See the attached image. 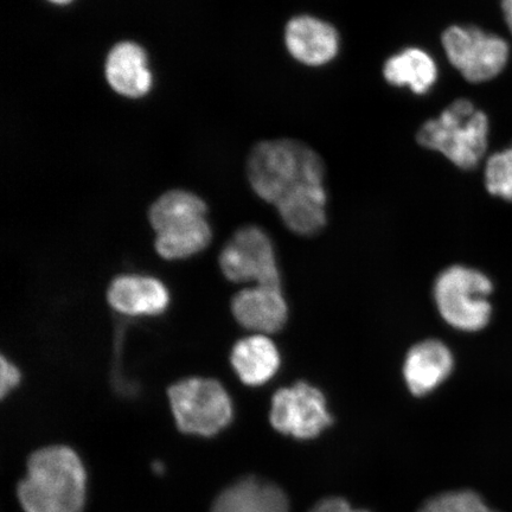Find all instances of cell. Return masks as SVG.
I'll list each match as a JSON object with an SVG mask.
<instances>
[{
  "label": "cell",
  "instance_id": "cell-5",
  "mask_svg": "<svg viewBox=\"0 0 512 512\" xmlns=\"http://www.w3.org/2000/svg\"><path fill=\"white\" fill-rule=\"evenodd\" d=\"M172 414L184 433L213 437L233 420V401L214 379L189 377L168 389Z\"/></svg>",
  "mask_w": 512,
  "mask_h": 512
},
{
  "label": "cell",
  "instance_id": "cell-2",
  "mask_svg": "<svg viewBox=\"0 0 512 512\" xmlns=\"http://www.w3.org/2000/svg\"><path fill=\"white\" fill-rule=\"evenodd\" d=\"M86 473L78 454L68 447L42 448L32 454L28 475L19 484L25 512H81Z\"/></svg>",
  "mask_w": 512,
  "mask_h": 512
},
{
  "label": "cell",
  "instance_id": "cell-8",
  "mask_svg": "<svg viewBox=\"0 0 512 512\" xmlns=\"http://www.w3.org/2000/svg\"><path fill=\"white\" fill-rule=\"evenodd\" d=\"M270 421L275 431L306 440L318 437L332 424L328 403L320 390L300 381L273 395Z\"/></svg>",
  "mask_w": 512,
  "mask_h": 512
},
{
  "label": "cell",
  "instance_id": "cell-4",
  "mask_svg": "<svg viewBox=\"0 0 512 512\" xmlns=\"http://www.w3.org/2000/svg\"><path fill=\"white\" fill-rule=\"evenodd\" d=\"M492 291L494 285L488 275L475 268L454 265L438 275L433 297L439 315L453 329L477 332L490 323Z\"/></svg>",
  "mask_w": 512,
  "mask_h": 512
},
{
  "label": "cell",
  "instance_id": "cell-25",
  "mask_svg": "<svg viewBox=\"0 0 512 512\" xmlns=\"http://www.w3.org/2000/svg\"><path fill=\"white\" fill-rule=\"evenodd\" d=\"M153 469H155L156 472L162 473L164 470L163 464L156 463L155 466H153Z\"/></svg>",
  "mask_w": 512,
  "mask_h": 512
},
{
  "label": "cell",
  "instance_id": "cell-15",
  "mask_svg": "<svg viewBox=\"0 0 512 512\" xmlns=\"http://www.w3.org/2000/svg\"><path fill=\"white\" fill-rule=\"evenodd\" d=\"M230 364L243 384L261 387L278 374L281 356L270 337L252 334L235 343Z\"/></svg>",
  "mask_w": 512,
  "mask_h": 512
},
{
  "label": "cell",
  "instance_id": "cell-9",
  "mask_svg": "<svg viewBox=\"0 0 512 512\" xmlns=\"http://www.w3.org/2000/svg\"><path fill=\"white\" fill-rule=\"evenodd\" d=\"M285 46L304 66L322 67L336 59L341 38L334 25L315 16L299 15L286 24Z\"/></svg>",
  "mask_w": 512,
  "mask_h": 512
},
{
  "label": "cell",
  "instance_id": "cell-19",
  "mask_svg": "<svg viewBox=\"0 0 512 512\" xmlns=\"http://www.w3.org/2000/svg\"><path fill=\"white\" fill-rule=\"evenodd\" d=\"M484 179L490 195L512 202V145L486 160Z\"/></svg>",
  "mask_w": 512,
  "mask_h": 512
},
{
  "label": "cell",
  "instance_id": "cell-23",
  "mask_svg": "<svg viewBox=\"0 0 512 512\" xmlns=\"http://www.w3.org/2000/svg\"><path fill=\"white\" fill-rule=\"evenodd\" d=\"M501 6L505 24L512 36V0H501Z\"/></svg>",
  "mask_w": 512,
  "mask_h": 512
},
{
  "label": "cell",
  "instance_id": "cell-20",
  "mask_svg": "<svg viewBox=\"0 0 512 512\" xmlns=\"http://www.w3.org/2000/svg\"><path fill=\"white\" fill-rule=\"evenodd\" d=\"M419 512H497L473 491H454L435 496Z\"/></svg>",
  "mask_w": 512,
  "mask_h": 512
},
{
  "label": "cell",
  "instance_id": "cell-16",
  "mask_svg": "<svg viewBox=\"0 0 512 512\" xmlns=\"http://www.w3.org/2000/svg\"><path fill=\"white\" fill-rule=\"evenodd\" d=\"M211 512H290V504L277 485L246 478L224 490Z\"/></svg>",
  "mask_w": 512,
  "mask_h": 512
},
{
  "label": "cell",
  "instance_id": "cell-17",
  "mask_svg": "<svg viewBox=\"0 0 512 512\" xmlns=\"http://www.w3.org/2000/svg\"><path fill=\"white\" fill-rule=\"evenodd\" d=\"M326 203L328 194L324 183L312 184L285 197L275 208L291 232L311 236L319 233L328 221Z\"/></svg>",
  "mask_w": 512,
  "mask_h": 512
},
{
  "label": "cell",
  "instance_id": "cell-6",
  "mask_svg": "<svg viewBox=\"0 0 512 512\" xmlns=\"http://www.w3.org/2000/svg\"><path fill=\"white\" fill-rule=\"evenodd\" d=\"M441 44L448 61L471 83L494 80L510 59L507 40L475 25L448 27L441 35Z\"/></svg>",
  "mask_w": 512,
  "mask_h": 512
},
{
  "label": "cell",
  "instance_id": "cell-18",
  "mask_svg": "<svg viewBox=\"0 0 512 512\" xmlns=\"http://www.w3.org/2000/svg\"><path fill=\"white\" fill-rule=\"evenodd\" d=\"M382 73L389 85L407 87L416 95L430 92L439 76L433 57L426 50L415 47L390 56L383 64Z\"/></svg>",
  "mask_w": 512,
  "mask_h": 512
},
{
  "label": "cell",
  "instance_id": "cell-11",
  "mask_svg": "<svg viewBox=\"0 0 512 512\" xmlns=\"http://www.w3.org/2000/svg\"><path fill=\"white\" fill-rule=\"evenodd\" d=\"M107 302L120 315L155 317L168 310L170 292L162 281L151 275L124 274L108 287Z\"/></svg>",
  "mask_w": 512,
  "mask_h": 512
},
{
  "label": "cell",
  "instance_id": "cell-21",
  "mask_svg": "<svg viewBox=\"0 0 512 512\" xmlns=\"http://www.w3.org/2000/svg\"><path fill=\"white\" fill-rule=\"evenodd\" d=\"M21 381V370L9 358L3 356L2 362H0V394H2V398L5 399L6 396L14 392Z\"/></svg>",
  "mask_w": 512,
  "mask_h": 512
},
{
  "label": "cell",
  "instance_id": "cell-14",
  "mask_svg": "<svg viewBox=\"0 0 512 512\" xmlns=\"http://www.w3.org/2000/svg\"><path fill=\"white\" fill-rule=\"evenodd\" d=\"M207 213V204L200 196L187 190H170L152 204L149 220L156 235L178 234L207 223Z\"/></svg>",
  "mask_w": 512,
  "mask_h": 512
},
{
  "label": "cell",
  "instance_id": "cell-12",
  "mask_svg": "<svg viewBox=\"0 0 512 512\" xmlns=\"http://www.w3.org/2000/svg\"><path fill=\"white\" fill-rule=\"evenodd\" d=\"M454 357L450 348L438 339L415 344L403 363V379L414 396L434 392L452 374Z\"/></svg>",
  "mask_w": 512,
  "mask_h": 512
},
{
  "label": "cell",
  "instance_id": "cell-22",
  "mask_svg": "<svg viewBox=\"0 0 512 512\" xmlns=\"http://www.w3.org/2000/svg\"><path fill=\"white\" fill-rule=\"evenodd\" d=\"M310 512H368L364 510H355L350 507L343 498H326L315 505Z\"/></svg>",
  "mask_w": 512,
  "mask_h": 512
},
{
  "label": "cell",
  "instance_id": "cell-3",
  "mask_svg": "<svg viewBox=\"0 0 512 512\" xmlns=\"http://www.w3.org/2000/svg\"><path fill=\"white\" fill-rule=\"evenodd\" d=\"M488 115L469 99L448 105L439 117L427 120L416 132V142L427 150L441 153L462 170H473L482 163L489 147Z\"/></svg>",
  "mask_w": 512,
  "mask_h": 512
},
{
  "label": "cell",
  "instance_id": "cell-1",
  "mask_svg": "<svg viewBox=\"0 0 512 512\" xmlns=\"http://www.w3.org/2000/svg\"><path fill=\"white\" fill-rule=\"evenodd\" d=\"M325 174L319 153L296 139L265 140L253 147L247 160L249 184L274 207L307 185L324 183Z\"/></svg>",
  "mask_w": 512,
  "mask_h": 512
},
{
  "label": "cell",
  "instance_id": "cell-13",
  "mask_svg": "<svg viewBox=\"0 0 512 512\" xmlns=\"http://www.w3.org/2000/svg\"><path fill=\"white\" fill-rule=\"evenodd\" d=\"M105 75L113 91L128 99H140L151 92L153 74L142 46L132 41L115 44L107 55Z\"/></svg>",
  "mask_w": 512,
  "mask_h": 512
},
{
  "label": "cell",
  "instance_id": "cell-7",
  "mask_svg": "<svg viewBox=\"0 0 512 512\" xmlns=\"http://www.w3.org/2000/svg\"><path fill=\"white\" fill-rule=\"evenodd\" d=\"M219 262L224 277L232 283L281 286L272 239L260 227L240 228L223 247Z\"/></svg>",
  "mask_w": 512,
  "mask_h": 512
},
{
  "label": "cell",
  "instance_id": "cell-10",
  "mask_svg": "<svg viewBox=\"0 0 512 512\" xmlns=\"http://www.w3.org/2000/svg\"><path fill=\"white\" fill-rule=\"evenodd\" d=\"M230 307L236 322L253 334H275L287 323L288 305L281 286L243 288L235 294Z\"/></svg>",
  "mask_w": 512,
  "mask_h": 512
},
{
  "label": "cell",
  "instance_id": "cell-24",
  "mask_svg": "<svg viewBox=\"0 0 512 512\" xmlns=\"http://www.w3.org/2000/svg\"><path fill=\"white\" fill-rule=\"evenodd\" d=\"M48 2L54 5L66 6L73 3L74 0H48Z\"/></svg>",
  "mask_w": 512,
  "mask_h": 512
}]
</instances>
